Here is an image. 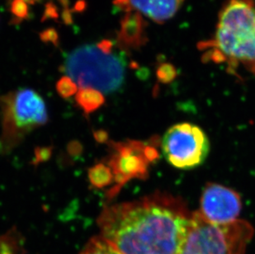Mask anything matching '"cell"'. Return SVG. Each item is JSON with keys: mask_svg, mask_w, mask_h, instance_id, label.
Segmentation results:
<instances>
[{"mask_svg": "<svg viewBox=\"0 0 255 254\" xmlns=\"http://www.w3.org/2000/svg\"><path fill=\"white\" fill-rule=\"evenodd\" d=\"M192 218L183 200L158 192L105 207L99 226L102 237L122 254H180Z\"/></svg>", "mask_w": 255, "mask_h": 254, "instance_id": "obj_1", "label": "cell"}, {"mask_svg": "<svg viewBox=\"0 0 255 254\" xmlns=\"http://www.w3.org/2000/svg\"><path fill=\"white\" fill-rule=\"evenodd\" d=\"M205 60L255 73V4L229 0L220 12L214 36L202 44Z\"/></svg>", "mask_w": 255, "mask_h": 254, "instance_id": "obj_2", "label": "cell"}, {"mask_svg": "<svg viewBox=\"0 0 255 254\" xmlns=\"http://www.w3.org/2000/svg\"><path fill=\"white\" fill-rule=\"evenodd\" d=\"M127 60L109 40L87 44L65 56L63 71L80 89H93L102 94L118 91L125 82Z\"/></svg>", "mask_w": 255, "mask_h": 254, "instance_id": "obj_3", "label": "cell"}, {"mask_svg": "<svg viewBox=\"0 0 255 254\" xmlns=\"http://www.w3.org/2000/svg\"><path fill=\"white\" fill-rule=\"evenodd\" d=\"M251 224L240 221L217 225L193 212L191 230L180 254H246L254 236Z\"/></svg>", "mask_w": 255, "mask_h": 254, "instance_id": "obj_4", "label": "cell"}, {"mask_svg": "<svg viewBox=\"0 0 255 254\" xmlns=\"http://www.w3.org/2000/svg\"><path fill=\"white\" fill-rule=\"evenodd\" d=\"M2 133L0 149H9L34 128L46 124L48 114L43 99L32 89H22L0 99Z\"/></svg>", "mask_w": 255, "mask_h": 254, "instance_id": "obj_5", "label": "cell"}, {"mask_svg": "<svg viewBox=\"0 0 255 254\" xmlns=\"http://www.w3.org/2000/svg\"><path fill=\"white\" fill-rule=\"evenodd\" d=\"M162 151L168 163L179 169H192L202 165L209 154L210 142L199 127L178 123L164 133Z\"/></svg>", "mask_w": 255, "mask_h": 254, "instance_id": "obj_6", "label": "cell"}, {"mask_svg": "<svg viewBox=\"0 0 255 254\" xmlns=\"http://www.w3.org/2000/svg\"><path fill=\"white\" fill-rule=\"evenodd\" d=\"M113 149L114 153L109 161V167L114 173L116 186L109 192L111 197L128 181L144 178L148 173L149 163L158 157L154 147L140 141L114 143Z\"/></svg>", "mask_w": 255, "mask_h": 254, "instance_id": "obj_7", "label": "cell"}, {"mask_svg": "<svg viewBox=\"0 0 255 254\" xmlns=\"http://www.w3.org/2000/svg\"><path fill=\"white\" fill-rule=\"evenodd\" d=\"M242 209L241 196L217 183H207L200 201V214L207 221L225 225L237 221Z\"/></svg>", "mask_w": 255, "mask_h": 254, "instance_id": "obj_8", "label": "cell"}, {"mask_svg": "<svg viewBox=\"0 0 255 254\" xmlns=\"http://www.w3.org/2000/svg\"><path fill=\"white\" fill-rule=\"evenodd\" d=\"M184 0H115L114 4L126 12L143 14L155 22H164L173 17Z\"/></svg>", "mask_w": 255, "mask_h": 254, "instance_id": "obj_9", "label": "cell"}, {"mask_svg": "<svg viewBox=\"0 0 255 254\" xmlns=\"http://www.w3.org/2000/svg\"><path fill=\"white\" fill-rule=\"evenodd\" d=\"M144 38V23L140 14L129 12L122 22L119 40L126 46H137Z\"/></svg>", "mask_w": 255, "mask_h": 254, "instance_id": "obj_10", "label": "cell"}, {"mask_svg": "<svg viewBox=\"0 0 255 254\" xmlns=\"http://www.w3.org/2000/svg\"><path fill=\"white\" fill-rule=\"evenodd\" d=\"M75 99L86 114L98 110L105 102L104 94L93 89H79Z\"/></svg>", "mask_w": 255, "mask_h": 254, "instance_id": "obj_11", "label": "cell"}, {"mask_svg": "<svg viewBox=\"0 0 255 254\" xmlns=\"http://www.w3.org/2000/svg\"><path fill=\"white\" fill-rule=\"evenodd\" d=\"M89 178L93 187L103 188L111 184L114 176L109 166L104 163H98L89 169Z\"/></svg>", "mask_w": 255, "mask_h": 254, "instance_id": "obj_12", "label": "cell"}, {"mask_svg": "<svg viewBox=\"0 0 255 254\" xmlns=\"http://www.w3.org/2000/svg\"><path fill=\"white\" fill-rule=\"evenodd\" d=\"M80 254H122L108 240L100 236L94 237L87 244Z\"/></svg>", "mask_w": 255, "mask_h": 254, "instance_id": "obj_13", "label": "cell"}, {"mask_svg": "<svg viewBox=\"0 0 255 254\" xmlns=\"http://www.w3.org/2000/svg\"><path fill=\"white\" fill-rule=\"evenodd\" d=\"M77 85L72 79L67 76H64L58 81L56 89L60 96L68 99L77 94Z\"/></svg>", "mask_w": 255, "mask_h": 254, "instance_id": "obj_14", "label": "cell"}, {"mask_svg": "<svg viewBox=\"0 0 255 254\" xmlns=\"http://www.w3.org/2000/svg\"><path fill=\"white\" fill-rule=\"evenodd\" d=\"M12 9V12L17 17H25L27 15V4L24 0H14Z\"/></svg>", "mask_w": 255, "mask_h": 254, "instance_id": "obj_15", "label": "cell"}]
</instances>
